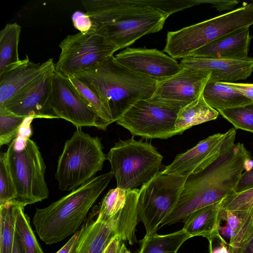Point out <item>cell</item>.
Listing matches in <instances>:
<instances>
[{
	"label": "cell",
	"instance_id": "cell-14",
	"mask_svg": "<svg viewBox=\"0 0 253 253\" xmlns=\"http://www.w3.org/2000/svg\"><path fill=\"white\" fill-rule=\"evenodd\" d=\"M54 69L55 66L34 79L0 105V108L26 119L54 118L48 105Z\"/></svg>",
	"mask_w": 253,
	"mask_h": 253
},
{
	"label": "cell",
	"instance_id": "cell-42",
	"mask_svg": "<svg viewBox=\"0 0 253 253\" xmlns=\"http://www.w3.org/2000/svg\"><path fill=\"white\" fill-rule=\"evenodd\" d=\"M219 232L222 237L226 238L229 241L232 238L233 235L232 230L226 223L224 226H219Z\"/></svg>",
	"mask_w": 253,
	"mask_h": 253
},
{
	"label": "cell",
	"instance_id": "cell-23",
	"mask_svg": "<svg viewBox=\"0 0 253 253\" xmlns=\"http://www.w3.org/2000/svg\"><path fill=\"white\" fill-rule=\"evenodd\" d=\"M219 218L233 232L228 245L230 253H233L253 234V211L221 209Z\"/></svg>",
	"mask_w": 253,
	"mask_h": 253
},
{
	"label": "cell",
	"instance_id": "cell-27",
	"mask_svg": "<svg viewBox=\"0 0 253 253\" xmlns=\"http://www.w3.org/2000/svg\"><path fill=\"white\" fill-rule=\"evenodd\" d=\"M22 206L15 200L0 206V253H12L16 218Z\"/></svg>",
	"mask_w": 253,
	"mask_h": 253
},
{
	"label": "cell",
	"instance_id": "cell-24",
	"mask_svg": "<svg viewBox=\"0 0 253 253\" xmlns=\"http://www.w3.org/2000/svg\"><path fill=\"white\" fill-rule=\"evenodd\" d=\"M219 114L206 102L202 94L179 111L175 124V129L178 134H181L193 126L215 120Z\"/></svg>",
	"mask_w": 253,
	"mask_h": 253
},
{
	"label": "cell",
	"instance_id": "cell-22",
	"mask_svg": "<svg viewBox=\"0 0 253 253\" xmlns=\"http://www.w3.org/2000/svg\"><path fill=\"white\" fill-rule=\"evenodd\" d=\"M202 94L206 102L217 111L235 108L253 102L224 82L209 81Z\"/></svg>",
	"mask_w": 253,
	"mask_h": 253
},
{
	"label": "cell",
	"instance_id": "cell-41",
	"mask_svg": "<svg viewBox=\"0 0 253 253\" xmlns=\"http://www.w3.org/2000/svg\"><path fill=\"white\" fill-rule=\"evenodd\" d=\"M233 253H253V234Z\"/></svg>",
	"mask_w": 253,
	"mask_h": 253
},
{
	"label": "cell",
	"instance_id": "cell-4",
	"mask_svg": "<svg viewBox=\"0 0 253 253\" xmlns=\"http://www.w3.org/2000/svg\"><path fill=\"white\" fill-rule=\"evenodd\" d=\"M113 176L110 171L94 177L47 207L37 208L33 222L41 240L53 244L78 231Z\"/></svg>",
	"mask_w": 253,
	"mask_h": 253
},
{
	"label": "cell",
	"instance_id": "cell-16",
	"mask_svg": "<svg viewBox=\"0 0 253 253\" xmlns=\"http://www.w3.org/2000/svg\"><path fill=\"white\" fill-rule=\"evenodd\" d=\"M211 73L182 68L173 76L158 82L151 100L186 105L203 93Z\"/></svg>",
	"mask_w": 253,
	"mask_h": 253
},
{
	"label": "cell",
	"instance_id": "cell-39",
	"mask_svg": "<svg viewBox=\"0 0 253 253\" xmlns=\"http://www.w3.org/2000/svg\"><path fill=\"white\" fill-rule=\"evenodd\" d=\"M218 244L215 245L211 239L209 243L210 253H230L228 244L225 241L220 234L217 237Z\"/></svg>",
	"mask_w": 253,
	"mask_h": 253
},
{
	"label": "cell",
	"instance_id": "cell-36",
	"mask_svg": "<svg viewBox=\"0 0 253 253\" xmlns=\"http://www.w3.org/2000/svg\"><path fill=\"white\" fill-rule=\"evenodd\" d=\"M199 4L201 3H209L211 4L219 11H223L231 9L239 2L237 0H197Z\"/></svg>",
	"mask_w": 253,
	"mask_h": 253
},
{
	"label": "cell",
	"instance_id": "cell-44",
	"mask_svg": "<svg viewBox=\"0 0 253 253\" xmlns=\"http://www.w3.org/2000/svg\"><path fill=\"white\" fill-rule=\"evenodd\" d=\"M119 253H131L126 245L122 243Z\"/></svg>",
	"mask_w": 253,
	"mask_h": 253
},
{
	"label": "cell",
	"instance_id": "cell-30",
	"mask_svg": "<svg viewBox=\"0 0 253 253\" xmlns=\"http://www.w3.org/2000/svg\"><path fill=\"white\" fill-rule=\"evenodd\" d=\"M234 128L253 133V102L230 109L217 111Z\"/></svg>",
	"mask_w": 253,
	"mask_h": 253
},
{
	"label": "cell",
	"instance_id": "cell-13",
	"mask_svg": "<svg viewBox=\"0 0 253 253\" xmlns=\"http://www.w3.org/2000/svg\"><path fill=\"white\" fill-rule=\"evenodd\" d=\"M236 129L209 136L186 152L178 154L173 161L161 172L189 176L204 170L218 157L235 144Z\"/></svg>",
	"mask_w": 253,
	"mask_h": 253
},
{
	"label": "cell",
	"instance_id": "cell-37",
	"mask_svg": "<svg viewBox=\"0 0 253 253\" xmlns=\"http://www.w3.org/2000/svg\"><path fill=\"white\" fill-rule=\"evenodd\" d=\"M224 83L253 101V84L236 83Z\"/></svg>",
	"mask_w": 253,
	"mask_h": 253
},
{
	"label": "cell",
	"instance_id": "cell-7",
	"mask_svg": "<svg viewBox=\"0 0 253 253\" xmlns=\"http://www.w3.org/2000/svg\"><path fill=\"white\" fill-rule=\"evenodd\" d=\"M163 158L150 143L133 137L120 140L106 155L117 187L122 190L136 189L149 182L160 171Z\"/></svg>",
	"mask_w": 253,
	"mask_h": 253
},
{
	"label": "cell",
	"instance_id": "cell-1",
	"mask_svg": "<svg viewBox=\"0 0 253 253\" xmlns=\"http://www.w3.org/2000/svg\"><path fill=\"white\" fill-rule=\"evenodd\" d=\"M82 3L96 33L117 50L142 37L161 31L167 18L178 12L177 0H85Z\"/></svg>",
	"mask_w": 253,
	"mask_h": 253
},
{
	"label": "cell",
	"instance_id": "cell-34",
	"mask_svg": "<svg viewBox=\"0 0 253 253\" xmlns=\"http://www.w3.org/2000/svg\"><path fill=\"white\" fill-rule=\"evenodd\" d=\"M72 19L74 27L81 33L96 32V26L90 17L86 13L77 11L72 15Z\"/></svg>",
	"mask_w": 253,
	"mask_h": 253
},
{
	"label": "cell",
	"instance_id": "cell-38",
	"mask_svg": "<svg viewBox=\"0 0 253 253\" xmlns=\"http://www.w3.org/2000/svg\"><path fill=\"white\" fill-rule=\"evenodd\" d=\"M81 229L77 231L70 239L56 253H77Z\"/></svg>",
	"mask_w": 253,
	"mask_h": 253
},
{
	"label": "cell",
	"instance_id": "cell-33",
	"mask_svg": "<svg viewBox=\"0 0 253 253\" xmlns=\"http://www.w3.org/2000/svg\"><path fill=\"white\" fill-rule=\"evenodd\" d=\"M220 206L224 210L253 211V188L233 193L220 202Z\"/></svg>",
	"mask_w": 253,
	"mask_h": 253
},
{
	"label": "cell",
	"instance_id": "cell-3",
	"mask_svg": "<svg viewBox=\"0 0 253 253\" xmlns=\"http://www.w3.org/2000/svg\"><path fill=\"white\" fill-rule=\"evenodd\" d=\"M70 76L81 81L100 96L114 122L139 100L151 98L158 83L124 67L114 55L92 69Z\"/></svg>",
	"mask_w": 253,
	"mask_h": 253
},
{
	"label": "cell",
	"instance_id": "cell-15",
	"mask_svg": "<svg viewBox=\"0 0 253 253\" xmlns=\"http://www.w3.org/2000/svg\"><path fill=\"white\" fill-rule=\"evenodd\" d=\"M115 57L129 70L158 82L173 76L182 69L175 59L155 48L127 47Z\"/></svg>",
	"mask_w": 253,
	"mask_h": 253
},
{
	"label": "cell",
	"instance_id": "cell-35",
	"mask_svg": "<svg viewBox=\"0 0 253 253\" xmlns=\"http://www.w3.org/2000/svg\"><path fill=\"white\" fill-rule=\"evenodd\" d=\"M253 188V157L249 169L244 171L235 187L234 193H240Z\"/></svg>",
	"mask_w": 253,
	"mask_h": 253
},
{
	"label": "cell",
	"instance_id": "cell-2",
	"mask_svg": "<svg viewBox=\"0 0 253 253\" xmlns=\"http://www.w3.org/2000/svg\"><path fill=\"white\" fill-rule=\"evenodd\" d=\"M251 153L238 142L200 172L189 176L161 227L180 222L193 211L219 203L234 193L242 173L252 165Z\"/></svg>",
	"mask_w": 253,
	"mask_h": 253
},
{
	"label": "cell",
	"instance_id": "cell-12",
	"mask_svg": "<svg viewBox=\"0 0 253 253\" xmlns=\"http://www.w3.org/2000/svg\"><path fill=\"white\" fill-rule=\"evenodd\" d=\"M48 105L55 118L71 122L77 129L94 126L105 130L109 126L84 101L67 77L55 69Z\"/></svg>",
	"mask_w": 253,
	"mask_h": 253
},
{
	"label": "cell",
	"instance_id": "cell-18",
	"mask_svg": "<svg viewBox=\"0 0 253 253\" xmlns=\"http://www.w3.org/2000/svg\"><path fill=\"white\" fill-rule=\"evenodd\" d=\"M53 59L41 63L30 61L27 55L0 74V105L43 73L54 67Z\"/></svg>",
	"mask_w": 253,
	"mask_h": 253
},
{
	"label": "cell",
	"instance_id": "cell-19",
	"mask_svg": "<svg viewBox=\"0 0 253 253\" xmlns=\"http://www.w3.org/2000/svg\"><path fill=\"white\" fill-rule=\"evenodd\" d=\"M250 27L241 28L221 37L193 52L189 56L201 58L243 59L249 57L253 37Z\"/></svg>",
	"mask_w": 253,
	"mask_h": 253
},
{
	"label": "cell",
	"instance_id": "cell-29",
	"mask_svg": "<svg viewBox=\"0 0 253 253\" xmlns=\"http://www.w3.org/2000/svg\"><path fill=\"white\" fill-rule=\"evenodd\" d=\"M24 207L19 211L16 221V231L25 253H44L31 227L30 218L24 212Z\"/></svg>",
	"mask_w": 253,
	"mask_h": 253
},
{
	"label": "cell",
	"instance_id": "cell-32",
	"mask_svg": "<svg viewBox=\"0 0 253 253\" xmlns=\"http://www.w3.org/2000/svg\"><path fill=\"white\" fill-rule=\"evenodd\" d=\"M16 192L6 161V152L0 155V206L15 200Z\"/></svg>",
	"mask_w": 253,
	"mask_h": 253
},
{
	"label": "cell",
	"instance_id": "cell-26",
	"mask_svg": "<svg viewBox=\"0 0 253 253\" xmlns=\"http://www.w3.org/2000/svg\"><path fill=\"white\" fill-rule=\"evenodd\" d=\"M21 26L16 23L7 24L0 32V74L18 63V44Z\"/></svg>",
	"mask_w": 253,
	"mask_h": 253
},
{
	"label": "cell",
	"instance_id": "cell-9",
	"mask_svg": "<svg viewBox=\"0 0 253 253\" xmlns=\"http://www.w3.org/2000/svg\"><path fill=\"white\" fill-rule=\"evenodd\" d=\"M187 174H164L159 171L139 190V220L144 224L146 235L156 233L159 226L175 206Z\"/></svg>",
	"mask_w": 253,
	"mask_h": 253
},
{
	"label": "cell",
	"instance_id": "cell-11",
	"mask_svg": "<svg viewBox=\"0 0 253 253\" xmlns=\"http://www.w3.org/2000/svg\"><path fill=\"white\" fill-rule=\"evenodd\" d=\"M59 46L61 52L55 70L65 76L92 69L118 51L96 32L68 35Z\"/></svg>",
	"mask_w": 253,
	"mask_h": 253
},
{
	"label": "cell",
	"instance_id": "cell-17",
	"mask_svg": "<svg viewBox=\"0 0 253 253\" xmlns=\"http://www.w3.org/2000/svg\"><path fill=\"white\" fill-rule=\"evenodd\" d=\"M179 64L182 68L211 73L209 81L211 82L245 80L253 72V57L234 60L188 56L181 59Z\"/></svg>",
	"mask_w": 253,
	"mask_h": 253
},
{
	"label": "cell",
	"instance_id": "cell-8",
	"mask_svg": "<svg viewBox=\"0 0 253 253\" xmlns=\"http://www.w3.org/2000/svg\"><path fill=\"white\" fill-rule=\"evenodd\" d=\"M6 161L16 192L15 201L24 207L48 197L46 167L36 143L26 138L18 148L16 138L6 152Z\"/></svg>",
	"mask_w": 253,
	"mask_h": 253
},
{
	"label": "cell",
	"instance_id": "cell-40",
	"mask_svg": "<svg viewBox=\"0 0 253 253\" xmlns=\"http://www.w3.org/2000/svg\"><path fill=\"white\" fill-rule=\"evenodd\" d=\"M122 244L121 239L116 237L109 243L103 253H119Z\"/></svg>",
	"mask_w": 253,
	"mask_h": 253
},
{
	"label": "cell",
	"instance_id": "cell-31",
	"mask_svg": "<svg viewBox=\"0 0 253 253\" xmlns=\"http://www.w3.org/2000/svg\"><path fill=\"white\" fill-rule=\"evenodd\" d=\"M26 118L0 108V145L12 142L19 134Z\"/></svg>",
	"mask_w": 253,
	"mask_h": 253
},
{
	"label": "cell",
	"instance_id": "cell-6",
	"mask_svg": "<svg viewBox=\"0 0 253 253\" xmlns=\"http://www.w3.org/2000/svg\"><path fill=\"white\" fill-rule=\"evenodd\" d=\"M106 159L100 139L77 128L66 141L58 161L55 178L59 189H77L102 169Z\"/></svg>",
	"mask_w": 253,
	"mask_h": 253
},
{
	"label": "cell",
	"instance_id": "cell-5",
	"mask_svg": "<svg viewBox=\"0 0 253 253\" xmlns=\"http://www.w3.org/2000/svg\"><path fill=\"white\" fill-rule=\"evenodd\" d=\"M253 25V1L204 21L168 32L164 51L182 59L211 42Z\"/></svg>",
	"mask_w": 253,
	"mask_h": 253
},
{
	"label": "cell",
	"instance_id": "cell-25",
	"mask_svg": "<svg viewBox=\"0 0 253 253\" xmlns=\"http://www.w3.org/2000/svg\"><path fill=\"white\" fill-rule=\"evenodd\" d=\"M191 237L183 229L166 235H145L141 240L138 253H177L182 245Z\"/></svg>",
	"mask_w": 253,
	"mask_h": 253
},
{
	"label": "cell",
	"instance_id": "cell-28",
	"mask_svg": "<svg viewBox=\"0 0 253 253\" xmlns=\"http://www.w3.org/2000/svg\"><path fill=\"white\" fill-rule=\"evenodd\" d=\"M78 93L97 115L108 125L114 122L111 113L100 96L79 80L66 76Z\"/></svg>",
	"mask_w": 253,
	"mask_h": 253
},
{
	"label": "cell",
	"instance_id": "cell-20",
	"mask_svg": "<svg viewBox=\"0 0 253 253\" xmlns=\"http://www.w3.org/2000/svg\"><path fill=\"white\" fill-rule=\"evenodd\" d=\"M77 253H103L119 232L115 221H89L81 228ZM120 238V237H119Z\"/></svg>",
	"mask_w": 253,
	"mask_h": 253
},
{
	"label": "cell",
	"instance_id": "cell-43",
	"mask_svg": "<svg viewBox=\"0 0 253 253\" xmlns=\"http://www.w3.org/2000/svg\"><path fill=\"white\" fill-rule=\"evenodd\" d=\"M12 253H25L23 247L16 233L15 235Z\"/></svg>",
	"mask_w": 253,
	"mask_h": 253
},
{
	"label": "cell",
	"instance_id": "cell-21",
	"mask_svg": "<svg viewBox=\"0 0 253 253\" xmlns=\"http://www.w3.org/2000/svg\"><path fill=\"white\" fill-rule=\"evenodd\" d=\"M220 202L209 205L192 212L183 222V229L191 237L202 236L208 240L219 234L221 220Z\"/></svg>",
	"mask_w": 253,
	"mask_h": 253
},
{
	"label": "cell",
	"instance_id": "cell-10",
	"mask_svg": "<svg viewBox=\"0 0 253 253\" xmlns=\"http://www.w3.org/2000/svg\"><path fill=\"white\" fill-rule=\"evenodd\" d=\"M185 105L141 100L116 122L133 136L145 139H167L178 134L175 124L179 111Z\"/></svg>",
	"mask_w": 253,
	"mask_h": 253
}]
</instances>
